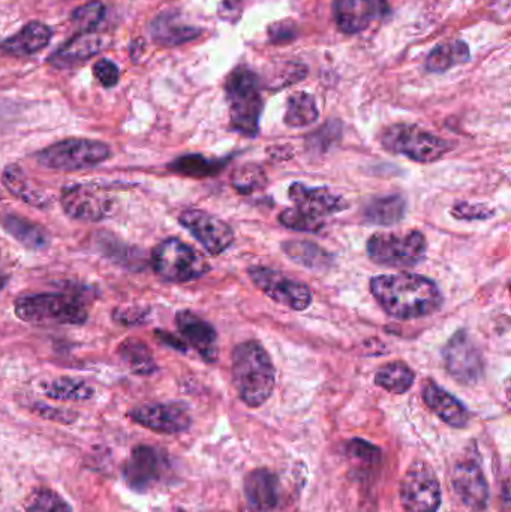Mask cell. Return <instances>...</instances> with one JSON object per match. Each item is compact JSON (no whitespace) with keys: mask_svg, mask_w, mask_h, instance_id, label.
<instances>
[{"mask_svg":"<svg viewBox=\"0 0 511 512\" xmlns=\"http://www.w3.org/2000/svg\"><path fill=\"white\" fill-rule=\"evenodd\" d=\"M371 292L387 315L401 321L432 316L444 304L440 286L422 274H380L372 277Z\"/></svg>","mask_w":511,"mask_h":512,"instance_id":"1","label":"cell"},{"mask_svg":"<svg viewBox=\"0 0 511 512\" xmlns=\"http://www.w3.org/2000/svg\"><path fill=\"white\" fill-rule=\"evenodd\" d=\"M231 376L240 400L249 408L263 406L275 390V366L257 340H246L233 349Z\"/></svg>","mask_w":511,"mask_h":512,"instance_id":"2","label":"cell"},{"mask_svg":"<svg viewBox=\"0 0 511 512\" xmlns=\"http://www.w3.org/2000/svg\"><path fill=\"white\" fill-rule=\"evenodd\" d=\"M288 195L294 206L281 212L279 224L300 233H320L326 227L327 218L348 209L347 200L326 186L309 188L296 182L288 189Z\"/></svg>","mask_w":511,"mask_h":512,"instance_id":"3","label":"cell"},{"mask_svg":"<svg viewBox=\"0 0 511 512\" xmlns=\"http://www.w3.org/2000/svg\"><path fill=\"white\" fill-rule=\"evenodd\" d=\"M225 93L233 131L243 137H257L264 105L258 75L245 66H239L228 75Z\"/></svg>","mask_w":511,"mask_h":512,"instance_id":"4","label":"cell"},{"mask_svg":"<svg viewBox=\"0 0 511 512\" xmlns=\"http://www.w3.org/2000/svg\"><path fill=\"white\" fill-rule=\"evenodd\" d=\"M15 313L21 321L35 325H81L87 310L74 295H24L15 301Z\"/></svg>","mask_w":511,"mask_h":512,"instance_id":"5","label":"cell"},{"mask_svg":"<svg viewBox=\"0 0 511 512\" xmlns=\"http://www.w3.org/2000/svg\"><path fill=\"white\" fill-rule=\"evenodd\" d=\"M381 146L387 152L405 156L420 164L440 161L452 149V143L417 125L398 123L384 129L380 135Z\"/></svg>","mask_w":511,"mask_h":512,"instance_id":"6","label":"cell"},{"mask_svg":"<svg viewBox=\"0 0 511 512\" xmlns=\"http://www.w3.org/2000/svg\"><path fill=\"white\" fill-rule=\"evenodd\" d=\"M111 156L110 147L102 141L66 138L45 147L35 158L41 167L53 171H78L96 167Z\"/></svg>","mask_w":511,"mask_h":512,"instance_id":"7","label":"cell"},{"mask_svg":"<svg viewBox=\"0 0 511 512\" xmlns=\"http://www.w3.org/2000/svg\"><path fill=\"white\" fill-rule=\"evenodd\" d=\"M152 267L167 282L185 283L209 273L210 265L200 252L179 239H167L152 252Z\"/></svg>","mask_w":511,"mask_h":512,"instance_id":"8","label":"cell"},{"mask_svg":"<svg viewBox=\"0 0 511 512\" xmlns=\"http://www.w3.org/2000/svg\"><path fill=\"white\" fill-rule=\"evenodd\" d=\"M425 236L420 231L408 233L374 234L366 243L369 259L390 268H413L425 261Z\"/></svg>","mask_w":511,"mask_h":512,"instance_id":"9","label":"cell"},{"mask_svg":"<svg viewBox=\"0 0 511 512\" xmlns=\"http://www.w3.org/2000/svg\"><path fill=\"white\" fill-rule=\"evenodd\" d=\"M404 512H438L443 501L440 480L429 463L416 460L408 466L399 487Z\"/></svg>","mask_w":511,"mask_h":512,"instance_id":"10","label":"cell"},{"mask_svg":"<svg viewBox=\"0 0 511 512\" xmlns=\"http://www.w3.org/2000/svg\"><path fill=\"white\" fill-rule=\"evenodd\" d=\"M60 204L68 218L80 222H101L116 212V200L105 189L86 183L65 186Z\"/></svg>","mask_w":511,"mask_h":512,"instance_id":"11","label":"cell"},{"mask_svg":"<svg viewBox=\"0 0 511 512\" xmlns=\"http://www.w3.org/2000/svg\"><path fill=\"white\" fill-rule=\"evenodd\" d=\"M447 372L462 385L473 387L485 375V360L465 328L456 331L443 348Z\"/></svg>","mask_w":511,"mask_h":512,"instance_id":"12","label":"cell"},{"mask_svg":"<svg viewBox=\"0 0 511 512\" xmlns=\"http://www.w3.org/2000/svg\"><path fill=\"white\" fill-rule=\"evenodd\" d=\"M168 468L167 457L161 450L149 445H137L132 448L122 468L123 480L134 492H149L164 480Z\"/></svg>","mask_w":511,"mask_h":512,"instance_id":"13","label":"cell"},{"mask_svg":"<svg viewBox=\"0 0 511 512\" xmlns=\"http://www.w3.org/2000/svg\"><path fill=\"white\" fill-rule=\"evenodd\" d=\"M252 283L276 303L302 312L312 304V291L305 283L296 282L279 271L267 267L248 268Z\"/></svg>","mask_w":511,"mask_h":512,"instance_id":"14","label":"cell"},{"mask_svg":"<svg viewBox=\"0 0 511 512\" xmlns=\"http://www.w3.org/2000/svg\"><path fill=\"white\" fill-rule=\"evenodd\" d=\"M179 222L210 255L224 254L233 245V228L204 210H185L180 215Z\"/></svg>","mask_w":511,"mask_h":512,"instance_id":"15","label":"cell"},{"mask_svg":"<svg viewBox=\"0 0 511 512\" xmlns=\"http://www.w3.org/2000/svg\"><path fill=\"white\" fill-rule=\"evenodd\" d=\"M450 484L459 501L468 510L483 512L488 508L491 492L485 472L477 460L465 459L456 463L450 475Z\"/></svg>","mask_w":511,"mask_h":512,"instance_id":"16","label":"cell"},{"mask_svg":"<svg viewBox=\"0 0 511 512\" xmlns=\"http://www.w3.org/2000/svg\"><path fill=\"white\" fill-rule=\"evenodd\" d=\"M129 417L138 426L162 435L186 432L192 424L188 411L176 403H144L132 409Z\"/></svg>","mask_w":511,"mask_h":512,"instance_id":"17","label":"cell"},{"mask_svg":"<svg viewBox=\"0 0 511 512\" xmlns=\"http://www.w3.org/2000/svg\"><path fill=\"white\" fill-rule=\"evenodd\" d=\"M333 14L339 29L348 35L362 32L374 18L390 14L387 0H333Z\"/></svg>","mask_w":511,"mask_h":512,"instance_id":"18","label":"cell"},{"mask_svg":"<svg viewBox=\"0 0 511 512\" xmlns=\"http://www.w3.org/2000/svg\"><path fill=\"white\" fill-rule=\"evenodd\" d=\"M245 495L255 512H276L284 502V486L275 472L255 469L246 475Z\"/></svg>","mask_w":511,"mask_h":512,"instance_id":"19","label":"cell"},{"mask_svg":"<svg viewBox=\"0 0 511 512\" xmlns=\"http://www.w3.org/2000/svg\"><path fill=\"white\" fill-rule=\"evenodd\" d=\"M176 325L188 346L194 348L204 361L215 363L218 360V333L213 325L191 310L177 313Z\"/></svg>","mask_w":511,"mask_h":512,"instance_id":"20","label":"cell"},{"mask_svg":"<svg viewBox=\"0 0 511 512\" xmlns=\"http://www.w3.org/2000/svg\"><path fill=\"white\" fill-rule=\"evenodd\" d=\"M107 45V39L95 32H81L72 36L62 47L51 54L48 63L54 68L68 69L81 65L101 53Z\"/></svg>","mask_w":511,"mask_h":512,"instance_id":"21","label":"cell"},{"mask_svg":"<svg viewBox=\"0 0 511 512\" xmlns=\"http://www.w3.org/2000/svg\"><path fill=\"white\" fill-rule=\"evenodd\" d=\"M423 400L426 406L450 427L464 429L470 423V411L467 406L434 381H426L423 385Z\"/></svg>","mask_w":511,"mask_h":512,"instance_id":"22","label":"cell"},{"mask_svg":"<svg viewBox=\"0 0 511 512\" xmlns=\"http://www.w3.org/2000/svg\"><path fill=\"white\" fill-rule=\"evenodd\" d=\"M53 30L41 21H30L23 29L0 44V51L6 56L29 57L39 53L50 44Z\"/></svg>","mask_w":511,"mask_h":512,"instance_id":"23","label":"cell"},{"mask_svg":"<svg viewBox=\"0 0 511 512\" xmlns=\"http://www.w3.org/2000/svg\"><path fill=\"white\" fill-rule=\"evenodd\" d=\"M407 207V200L401 194L374 197L363 206L362 218L369 225L392 227L405 218Z\"/></svg>","mask_w":511,"mask_h":512,"instance_id":"24","label":"cell"},{"mask_svg":"<svg viewBox=\"0 0 511 512\" xmlns=\"http://www.w3.org/2000/svg\"><path fill=\"white\" fill-rule=\"evenodd\" d=\"M153 39L158 44L174 47V45L186 44V42L194 41L201 33L198 27L189 26L182 18L173 12H165L155 18L152 26H150Z\"/></svg>","mask_w":511,"mask_h":512,"instance_id":"25","label":"cell"},{"mask_svg":"<svg viewBox=\"0 0 511 512\" xmlns=\"http://www.w3.org/2000/svg\"><path fill=\"white\" fill-rule=\"evenodd\" d=\"M2 182L15 198L29 204V206L45 209L53 203L51 195L45 194L44 191L33 186L29 177L18 165L11 164L3 170Z\"/></svg>","mask_w":511,"mask_h":512,"instance_id":"26","label":"cell"},{"mask_svg":"<svg viewBox=\"0 0 511 512\" xmlns=\"http://www.w3.org/2000/svg\"><path fill=\"white\" fill-rule=\"evenodd\" d=\"M281 249L291 261L309 270H324L332 265V255L312 242L288 240L282 243Z\"/></svg>","mask_w":511,"mask_h":512,"instance_id":"27","label":"cell"},{"mask_svg":"<svg viewBox=\"0 0 511 512\" xmlns=\"http://www.w3.org/2000/svg\"><path fill=\"white\" fill-rule=\"evenodd\" d=\"M470 48L464 41H450L437 45L426 57V69L434 74L449 71L456 65L470 60Z\"/></svg>","mask_w":511,"mask_h":512,"instance_id":"28","label":"cell"},{"mask_svg":"<svg viewBox=\"0 0 511 512\" xmlns=\"http://www.w3.org/2000/svg\"><path fill=\"white\" fill-rule=\"evenodd\" d=\"M228 164H230V159H209L203 155H186L174 159L168 165V170L179 174V176L204 179V177L216 176L221 173Z\"/></svg>","mask_w":511,"mask_h":512,"instance_id":"29","label":"cell"},{"mask_svg":"<svg viewBox=\"0 0 511 512\" xmlns=\"http://www.w3.org/2000/svg\"><path fill=\"white\" fill-rule=\"evenodd\" d=\"M416 373L402 361L384 364L375 373V384L392 394H404L411 390Z\"/></svg>","mask_w":511,"mask_h":512,"instance_id":"30","label":"cell"},{"mask_svg":"<svg viewBox=\"0 0 511 512\" xmlns=\"http://www.w3.org/2000/svg\"><path fill=\"white\" fill-rule=\"evenodd\" d=\"M320 110L311 93L296 92L288 98L284 122L290 128H305L317 122Z\"/></svg>","mask_w":511,"mask_h":512,"instance_id":"31","label":"cell"},{"mask_svg":"<svg viewBox=\"0 0 511 512\" xmlns=\"http://www.w3.org/2000/svg\"><path fill=\"white\" fill-rule=\"evenodd\" d=\"M0 225L15 240L23 243L27 248L41 249L47 246L48 234L39 225L30 222L29 219L20 218V216L15 215H6L0 219Z\"/></svg>","mask_w":511,"mask_h":512,"instance_id":"32","label":"cell"},{"mask_svg":"<svg viewBox=\"0 0 511 512\" xmlns=\"http://www.w3.org/2000/svg\"><path fill=\"white\" fill-rule=\"evenodd\" d=\"M119 355L135 375H152L158 370L152 351L140 339H126L119 346Z\"/></svg>","mask_w":511,"mask_h":512,"instance_id":"33","label":"cell"},{"mask_svg":"<svg viewBox=\"0 0 511 512\" xmlns=\"http://www.w3.org/2000/svg\"><path fill=\"white\" fill-rule=\"evenodd\" d=\"M44 394L53 400L83 402V400L92 399L95 396V390L81 379L62 376V378H56L48 382L44 387Z\"/></svg>","mask_w":511,"mask_h":512,"instance_id":"34","label":"cell"},{"mask_svg":"<svg viewBox=\"0 0 511 512\" xmlns=\"http://www.w3.org/2000/svg\"><path fill=\"white\" fill-rule=\"evenodd\" d=\"M26 512H74L71 505L51 489L39 487L29 493L24 501Z\"/></svg>","mask_w":511,"mask_h":512,"instance_id":"35","label":"cell"},{"mask_svg":"<svg viewBox=\"0 0 511 512\" xmlns=\"http://www.w3.org/2000/svg\"><path fill=\"white\" fill-rule=\"evenodd\" d=\"M266 182V174H264L263 168L257 164L243 165V167L237 168L231 177L233 188L243 195L254 194L255 191L263 188Z\"/></svg>","mask_w":511,"mask_h":512,"instance_id":"36","label":"cell"},{"mask_svg":"<svg viewBox=\"0 0 511 512\" xmlns=\"http://www.w3.org/2000/svg\"><path fill=\"white\" fill-rule=\"evenodd\" d=\"M105 17V6L98 0L78 6L71 14L72 23L81 30V32H93L95 27L101 24Z\"/></svg>","mask_w":511,"mask_h":512,"instance_id":"37","label":"cell"},{"mask_svg":"<svg viewBox=\"0 0 511 512\" xmlns=\"http://www.w3.org/2000/svg\"><path fill=\"white\" fill-rule=\"evenodd\" d=\"M278 74L275 77L270 78L267 89L279 90L282 87L291 86V84L297 83V81L305 78L308 69L300 63H284L281 69H276Z\"/></svg>","mask_w":511,"mask_h":512,"instance_id":"38","label":"cell"},{"mask_svg":"<svg viewBox=\"0 0 511 512\" xmlns=\"http://www.w3.org/2000/svg\"><path fill=\"white\" fill-rule=\"evenodd\" d=\"M348 454L356 462H362L369 466L378 465L381 459L380 450L371 442L363 441V439H353L348 444Z\"/></svg>","mask_w":511,"mask_h":512,"instance_id":"39","label":"cell"},{"mask_svg":"<svg viewBox=\"0 0 511 512\" xmlns=\"http://www.w3.org/2000/svg\"><path fill=\"white\" fill-rule=\"evenodd\" d=\"M452 215L462 221H486V219L494 218L495 210L489 209L483 204L459 203L453 207Z\"/></svg>","mask_w":511,"mask_h":512,"instance_id":"40","label":"cell"},{"mask_svg":"<svg viewBox=\"0 0 511 512\" xmlns=\"http://www.w3.org/2000/svg\"><path fill=\"white\" fill-rule=\"evenodd\" d=\"M93 75L104 87H114L119 83L120 71L116 63L108 59H99L93 65Z\"/></svg>","mask_w":511,"mask_h":512,"instance_id":"41","label":"cell"},{"mask_svg":"<svg viewBox=\"0 0 511 512\" xmlns=\"http://www.w3.org/2000/svg\"><path fill=\"white\" fill-rule=\"evenodd\" d=\"M297 36V27L293 21H278L269 27V41L272 44H287Z\"/></svg>","mask_w":511,"mask_h":512,"instance_id":"42","label":"cell"},{"mask_svg":"<svg viewBox=\"0 0 511 512\" xmlns=\"http://www.w3.org/2000/svg\"><path fill=\"white\" fill-rule=\"evenodd\" d=\"M35 412L41 415L42 418L47 420L59 421V423H72L77 418V415L71 411H63V409L51 408V406L44 405V403H38L35 405Z\"/></svg>","mask_w":511,"mask_h":512,"instance_id":"43","label":"cell"},{"mask_svg":"<svg viewBox=\"0 0 511 512\" xmlns=\"http://www.w3.org/2000/svg\"><path fill=\"white\" fill-rule=\"evenodd\" d=\"M146 312L141 310L140 307H131V309H119L114 312V319L119 321L120 324L137 325L144 321Z\"/></svg>","mask_w":511,"mask_h":512,"instance_id":"44","label":"cell"},{"mask_svg":"<svg viewBox=\"0 0 511 512\" xmlns=\"http://www.w3.org/2000/svg\"><path fill=\"white\" fill-rule=\"evenodd\" d=\"M245 2V0H224V2L221 3V8H219V15H221L222 18H230L231 20H234L236 17V12H242L240 11V5Z\"/></svg>","mask_w":511,"mask_h":512,"instance_id":"45","label":"cell"},{"mask_svg":"<svg viewBox=\"0 0 511 512\" xmlns=\"http://www.w3.org/2000/svg\"><path fill=\"white\" fill-rule=\"evenodd\" d=\"M156 336L161 337L162 342L167 343V345L173 346V348L179 349V351H188V345H186V343H183L182 340L176 339V337L171 336V334L156 333Z\"/></svg>","mask_w":511,"mask_h":512,"instance_id":"46","label":"cell"},{"mask_svg":"<svg viewBox=\"0 0 511 512\" xmlns=\"http://www.w3.org/2000/svg\"><path fill=\"white\" fill-rule=\"evenodd\" d=\"M6 282H8V277L3 276V274H0V289H2L3 286L6 285Z\"/></svg>","mask_w":511,"mask_h":512,"instance_id":"47","label":"cell"}]
</instances>
